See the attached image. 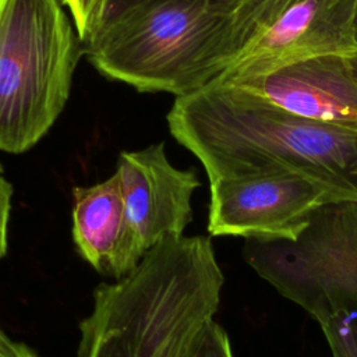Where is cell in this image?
<instances>
[{
    "label": "cell",
    "instance_id": "obj_1",
    "mask_svg": "<svg viewBox=\"0 0 357 357\" xmlns=\"http://www.w3.org/2000/svg\"><path fill=\"white\" fill-rule=\"evenodd\" d=\"M166 120L174 139L201 162L209 183L297 174L342 199H357V128L300 117L223 82L176 96Z\"/></svg>",
    "mask_w": 357,
    "mask_h": 357
},
{
    "label": "cell",
    "instance_id": "obj_2",
    "mask_svg": "<svg viewBox=\"0 0 357 357\" xmlns=\"http://www.w3.org/2000/svg\"><path fill=\"white\" fill-rule=\"evenodd\" d=\"M223 282L208 237L160 241L127 275L96 287L77 357H190Z\"/></svg>",
    "mask_w": 357,
    "mask_h": 357
},
{
    "label": "cell",
    "instance_id": "obj_3",
    "mask_svg": "<svg viewBox=\"0 0 357 357\" xmlns=\"http://www.w3.org/2000/svg\"><path fill=\"white\" fill-rule=\"evenodd\" d=\"M231 0H120L82 54L103 77L139 92L191 93L209 84Z\"/></svg>",
    "mask_w": 357,
    "mask_h": 357
},
{
    "label": "cell",
    "instance_id": "obj_4",
    "mask_svg": "<svg viewBox=\"0 0 357 357\" xmlns=\"http://www.w3.org/2000/svg\"><path fill=\"white\" fill-rule=\"evenodd\" d=\"M81 56L60 0H0V151L26 152L47 134Z\"/></svg>",
    "mask_w": 357,
    "mask_h": 357
},
{
    "label": "cell",
    "instance_id": "obj_5",
    "mask_svg": "<svg viewBox=\"0 0 357 357\" xmlns=\"http://www.w3.org/2000/svg\"><path fill=\"white\" fill-rule=\"evenodd\" d=\"M357 0H231L218 35L211 82H227L321 53L357 50Z\"/></svg>",
    "mask_w": 357,
    "mask_h": 357
},
{
    "label": "cell",
    "instance_id": "obj_6",
    "mask_svg": "<svg viewBox=\"0 0 357 357\" xmlns=\"http://www.w3.org/2000/svg\"><path fill=\"white\" fill-rule=\"evenodd\" d=\"M244 258L315 321L336 311L357 314V199L324 204L294 241L247 240Z\"/></svg>",
    "mask_w": 357,
    "mask_h": 357
},
{
    "label": "cell",
    "instance_id": "obj_7",
    "mask_svg": "<svg viewBox=\"0 0 357 357\" xmlns=\"http://www.w3.org/2000/svg\"><path fill=\"white\" fill-rule=\"evenodd\" d=\"M209 188V234L257 241H294L319 206L342 201L326 185L297 174L222 178Z\"/></svg>",
    "mask_w": 357,
    "mask_h": 357
},
{
    "label": "cell",
    "instance_id": "obj_8",
    "mask_svg": "<svg viewBox=\"0 0 357 357\" xmlns=\"http://www.w3.org/2000/svg\"><path fill=\"white\" fill-rule=\"evenodd\" d=\"M114 173L130 229L144 254L166 238L184 236L191 197L201 183L192 170L170 163L163 142L121 152Z\"/></svg>",
    "mask_w": 357,
    "mask_h": 357
},
{
    "label": "cell",
    "instance_id": "obj_9",
    "mask_svg": "<svg viewBox=\"0 0 357 357\" xmlns=\"http://www.w3.org/2000/svg\"><path fill=\"white\" fill-rule=\"evenodd\" d=\"M223 84L315 121L357 128V79L347 53L298 57Z\"/></svg>",
    "mask_w": 357,
    "mask_h": 357
},
{
    "label": "cell",
    "instance_id": "obj_10",
    "mask_svg": "<svg viewBox=\"0 0 357 357\" xmlns=\"http://www.w3.org/2000/svg\"><path fill=\"white\" fill-rule=\"evenodd\" d=\"M73 238L81 257L113 279L127 275L145 255L130 229L116 173L73 190Z\"/></svg>",
    "mask_w": 357,
    "mask_h": 357
},
{
    "label": "cell",
    "instance_id": "obj_11",
    "mask_svg": "<svg viewBox=\"0 0 357 357\" xmlns=\"http://www.w3.org/2000/svg\"><path fill=\"white\" fill-rule=\"evenodd\" d=\"M332 357H357V314L336 311L317 319Z\"/></svg>",
    "mask_w": 357,
    "mask_h": 357
},
{
    "label": "cell",
    "instance_id": "obj_12",
    "mask_svg": "<svg viewBox=\"0 0 357 357\" xmlns=\"http://www.w3.org/2000/svg\"><path fill=\"white\" fill-rule=\"evenodd\" d=\"M71 14L81 42L91 38L102 25L114 0H60Z\"/></svg>",
    "mask_w": 357,
    "mask_h": 357
},
{
    "label": "cell",
    "instance_id": "obj_13",
    "mask_svg": "<svg viewBox=\"0 0 357 357\" xmlns=\"http://www.w3.org/2000/svg\"><path fill=\"white\" fill-rule=\"evenodd\" d=\"M190 357H233L229 336L215 319L205 326Z\"/></svg>",
    "mask_w": 357,
    "mask_h": 357
},
{
    "label": "cell",
    "instance_id": "obj_14",
    "mask_svg": "<svg viewBox=\"0 0 357 357\" xmlns=\"http://www.w3.org/2000/svg\"><path fill=\"white\" fill-rule=\"evenodd\" d=\"M13 185L4 176L3 166L0 165V261L4 258L8 248V226L11 215Z\"/></svg>",
    "mask_w": 357,
    "mask_h": 357
},
{
    "label": "cell",
    "instance_id": "obj_15",
    "mask_svg": "<svg viewBox=\"0 0 357 357\" xmlns=\"http://www.w3.org/2000/svg\"><path fill=\"white\" fill-rule=\"evenodd\" d=\"M0 357H38L26 344L13 340L0 329Z\"/></svg>",
    "mask_w": 357,
    "mask_h": 357
},
{
    "label": "cell",
    "instance_id": "obj_16",
    "mask_svg": "<svg viewBox=\"0 0 357 357\" xmlns=\"http://www.w3.org/2000/svg\"><path fill=\"white\" fill-rule=\"evenodd\" d=\"M347 59H349L351 71H353V74H354V77H356V79H357V50L347 53Z\"/></svg>",
    "mask_w": 357,
    "mask_h": 357
},
{
    "label": "cell",
    "instance_id": "obj_17",
    "mask_svg": "<svg viewBox=\"0 0 357 357\" xmlns=\"http://www.w3.org/2000/svg\"><path fill=\"white\" fill-rule=\"evenodd\" d=\"M353 36H354V42L357 45V1H356V8H354V18H353Z\"/></svg>",
    "mask_w": 357,
    "mask_h": 357
},
{
    "label": "cell",
    "instance_id": "obj_18",
    "mask_svg": "<svg viewBox=\"0 0 357 357\" xmlns=\"http://www.w3.org/2000/svg\"><path fill=\"white\" fill-rule=\"evenodd\" d=\"M117 1H120V0H114V3H117ZM114 3H113V4H114ZM112 7H113V6H112Z\"/></svg>",
    "mask_w": 357,
    "mask_h": 357
}]
</instances>
